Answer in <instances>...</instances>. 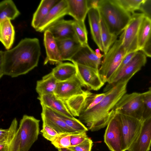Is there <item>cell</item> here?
<instances>
[{
  "mask_svg": "<svg viewBox=\"0 0 151 151\" xmlns=\"http://www.w3.org/2000/svg\"><path fill=\"white\" fill-rule=\"evenodd\" d=\"M129 81L121 80L112 85L105 92V96L96 106L81 112L78 119L92 132L96 131L107 126L115 114L114 108L126 93Z\"/></svg>",
  "mask_w": 151,
  "mask_h": 151,
  "instance_id": "cell-2",
  "label": "cell"
},
{
  "mask_svg": "<svg viewBox=\"0 0 151 151\" xmlns=\"http://www.w3.org/2000/svg\"><path fill=\"white\" fill-rule=\"evenodd\" d=\"M73 28L77 39L82 46L88 44V32L84 21L74 20Z\"/></svg>",
  "mask_w": 151,
  "mask_h": 151,
  "instance_id": "cell-31",
  "label": "cell"
},
{
  "mask_svg": "<svg viewBox=\"0 0 151 151\" xmlns=\"http://www.w3.org/2000/svg\"><path fill=\"white\" fill-rule=\"evenodd\" d=\"M55 112L69 127L76 132H86L88 130L84 124L78 119H76L74 117L72 118L68 117L61 114Z\"/></svg>",
  "mask_w": 151,
  "mask_h": 151,
  "instance_id": "cell-32",
  "label": "cell"
},
{
  "mask_svg": "<svg viewBox=\"0 0 151 151\" xmlns=\"http://www.w3.org/2000/svg\"><path fill=\"white\" fill-rule=\"evenodd\" d=\"M55 40L63 61H70L82 46L78 41L73 39Z\"/></svg>",
  "mask_w": 151,
  "mask_h": 151,
  "instance_id": "cell-21",
  "label": "cell"
},
{
  "mask_svg": "<svg viewBox=\"0 0 151 151\" xmlns=\"http://www.w3.org/2000/svg\"><path fill=\"white\" fill-rule=\"evenodd\" d=\"M151 35V21L145 16L140 25L137 37V51H141Z\"/></svg>",
  "mask_w": 151,
  "mask_h": 151,
  "instance_id": "cell-28",
  "label": "cell"
},
{
  "mask_svg": "<svg viewBox=\"0 0 151 151\" xmlns=\"http://www.w3.org/2000/svg\"><path fill=\"white\" fill-rule=\"evenodd\" d=\"M40 120L34 116L24 115L18 130L19 132L20 151H29L37 140L40 133Z\"/></svg>",
  "mask_w": 151,
  "mask_h": 151,
  "instance_id": "cell-5",
  "label": "cell"
},
{
  "mask_svg": "<svg viewBox=\"0 0 151 151\" xmlns=\"http://www.w3.org/2000/svg\"><path fill=\"white\" fill-rule=\"evenodd\" d=\"M76 75L70 78L58 82L54 94L58 97L66 100L74 96L84 93L86 91Z\"/></svg>",
  "mask_w": 151,
  "mask_h": 151,
  "instance_id": "cell-12",
  "label": "cell"
},
{
  "mask_svg": "<svg viewBox=\"0 0 151 151\" xmlns=\"http://www.w3.org/2000/svg\"><path fill=\"white\" fill-rule=\"evenodd\" d=\"M68 13L74 20L84 21L89 10L87 0H67Z\"/></svg>",
  "mask_w": 151,
  "mask_h": 151,
  "instance_id": "cell-22",
  "label": "cell"
},
{
  "mask_svg": "<svg viewBox=\"0 0 151 151\" xmlns=\"http://www.w3.org/2000/svg\"><path fill=\"white\" fill-rule=\"evenodd\" d=\"M91 36L98 48L104 52L101 36V16L98 8H91L88 13Z\"/></svg>",
  "mask_w": 151,
  "mask_h": 151,
  "instance_id": "cell-20",
  "label": "cell"
},
{
  "mask_svg": "<svg viewBox=\"0 0 151 151\" xmlns=\"http://www.w3.org/2000/svg\"><path fill=\"white\" fill-rule=\"evenodd\" d=\"M101 39L104 55L117 40V36L112 34L110 32L101 18Z\"/></svg>",
  "mask_w": 151,
  "mask_h": 151,
  "instance_id": "cell-30",
  "label": "cell"
},
{
  "mask_svg": "<svg viewBox=\"0 0 151 151\" xmlns=\"http://www.w3.org/2000/svg\"><path fill=\"white\" fill-rule=\"evenodd\" d=\"M141 51L146 56L151 58V35Z\"/></svg>",
  "mask_w": 151,
  "mask_h": 151,
  "instance_id": "cell-41",
  "label": "cell"
},
{
  "mask_svg": "<svg viewBox=\"0 0 151 151\" xmlns=\"http://www.w3.org/2000/svg\"><path fill=\"white\" fill-rule=\"evenodd\" d=\"M93 142L88 137L81 144L75 146H70L68 148L73 151H91Z\"/></svg>",
  "mask_w": 151,
  "mask_h": 151,
  "instance_id": "cell-37",
  "label": "cell"
},
{
  "mask_svg": "<svg viewBox=\"0 0 151 151\" xmlns=\"http://www.w3.org/2000/svg\"><path fill=\"white\" fill-rule=\"evenodd\" d=\"M100 50L98 48L95 50V51L97 56L99 58H101L104 55H102L100 52Z\"/></svg>",
  "mask_w": 151,
  "mask_h": 151,
  "instance_id": "cell-44",
  "label": "cell"
},
{
  "mask_svg": "<svg viewBox=\"0 0 151 151\" xmlns=\"http://www.w3.org/2000/svg\"><path fill=\"white\" fill-rule=\"evenodd\" d=\"M137 52H129L127 54L124 58L122 63L117 70L112 80L116 76L117 74L121 69L128 63L132 58L136 54ZM111 81V82H112Z\"/></svg>",
  "mask_w": 151,
  "mask_h": 151,
  "instance_id": "cell-40",
  "label": "cell"
},
{
  "mask_svg": "<svg viewBox=\"0 0 151 151\" xmlns=\"http://www.w3.org/2000/svg\"><path fill=\"white\" fill-rule=\"evenodd\" d=\"M139 10L151 21V0H144Z\"/></svg>",
  "mask_w": 151,
  "mask_h": 151,
  "instance_id": "cell-39",
  "label": "cell"
},
{
  "mask_svg": "<svg viewBox=\"0 0 151 151\" xmlns=\"http://www.w3.org/2000/svg\"><path fill=\"white\" fill-rule=\"evenodd\" d=\"M40 132L44 138L50 142L59 134L54 129L46 124H42V129Z\"/></svg>",
  "mask_w": 151,
  "mask_h": 151,
  "instance_id": "cell-36",
  "label": "cell"
},
{
  "mask_svg": "<svg viewBox=\"0 0 151 151\" xmlns=\"http://www.w3.org/2000/svg\"><path fill=\"white\" fill-rule=\"evenodd\" d=\"M8 132V129H0V143H4L6 137Z\"/></svg>",
  "mask_w": 151,
  "mask_h": 151,
  "instance_id": "cell-42",
  "label": "cell"
},
{
  "mask_svg": "<svg viewBox=\"0 0 151 151\" xmlns=\"http://www.w3.org/2000/svg\"><path fill=\"white\" fill-rule=\"evenodd\" d=\"M59 1L58 0H41L33 15L31 22L32 27L36 29L52 8Z\"/></svg>",
  "mask_w": 151,
  "mask_h": 151,
  "instance_id": "cell-24",
  "label": "cell"
},
{
  "mask_svg": "<svg viewBox=\"0 0 151 151\" xmlns=\"http://www.w3.org/2000/svg\"><path fill=\"white\" fill-rule=\"evenodd\" d=\"M143 109L142 120L151 117V92L149 91L142 93Z\"/></svg>",
  "mask_w": 151,
  "mask_h": 151,
  "instance_id": "cell-35",
  "label": "cell"
},
{
  "mask_svg": "<svg viewBox=\"0 0 151 151\" xmlns=\"http://www.w3.org/2000/svg\"><path fill=\"white\" fill-rule=\"evenodd\" d=\"M76 67V75L83 87L88 91H97L104 85L99 70L75 63Z\"/></svg>",
  "mask_w": 151,
  "mask_h": 151,
  "instance_id": "cell-10",
  "label": "cell"
},
{
  "mask_svg": "<svg viewBox=\"0 0 151 151\" xmlns=\"http://www.w3.org/2000/svg\"><path fill=\"white\" fill-rule=\"evenodd\" d=\"M74 132L59 133L51 142L58 149L68 148L71 146L70 137Z\"/></svg>",
  "mask_w": 151,
  "mask_h": 151,
  "instance_id": "cell-33",
  "label": "cell"
},
{
  "mask_svg": "<svg viewBox=\"0 0 151 151\" xmlns=\"http://www.w3.org/2000/svg\"><path fill=\"white\" fill-rule=\"evenodd\" d=\"M89 9L91 8H98L99 0H87Z\"/></svg>",
  "mask_w": 151,
  "mask_h": 151,
  "instance_id": "cell-43",
  "label": "cell"
},
{
  "mask_svg": "<svg viewBox=\"0 0 151 151\" xmlns=\"http://www.w3.org/2000/svg\"><path fill=\"white\" fill-rule=\"evenodd\" d=\"M122 135L123 151L128 150L140 131L143 121L119 114Z\"/></svg>",
  "mask_w": 151,
  "mask_h": 151,
  "instance_id": "cell-8",
  "label": "cell"
},
{
  "mask_svg": "<svg viewBox=\"0 0 151 151\" xmlns=\"http://www.w3.org/2000/svg\"><path fill=\"white\" fill-rule=\"evenodd\" d=\"M88 138L86 132H74L70 137L71 146L78 145Z\"/></svg>",
  "mask_w": 151,
  "mask_h": 151,
  "instance_id": "cell-38",
  "label": "cell"
},
{
  "mask_svg": "<svg viewBox=\"0 0 151 151\" xmlns=\"http://www.w3.org/2000/svg\"><path fill=\"white\" fill-rule=\"evenodd\" d=\"M44 32V43L46 56L44 64L49 63L57 65L63 63L55 39L49 30H46Z\"/></svg>",
  "mask_w": 151,
  "mask_h": 151,
  "instance_id": "cell-16",
  "label": "cell"
},
{
  "mask_svg": "<svg viewBox=\"0 0 151 151\" xmlns=\"http://www.w3.org/2000/svg\"><path fill=\"white\" fill-rule=\"evenodd\" d=\"M10 20L6 19L0 22V40L6 50L11 48L15 38V30Z\"/></svg>",
  "mask_w": 151,
  "mask_h": 151,
  "instance_id": "cell-25",
  "label": "cell"
},
{
  "mask_svg": "<svg viewBox=\"0 0 151 151\" xmlns=\"http://www.w3.org/2000/svg\"><path fill=\"white\" fill-rule=\"evenodd\" d=\"M98 9L110 32L117 36L123 32L131 18L132 15L115 0H99Z\"/></svg>",
  "mask_w": 151,
  "mask_h": 151,
  "instance_id": "cell-3",
  "label": "cell"
},
{
  "mask_svg": "<svg viewBox=\"0 0 151 151\" xmlns=\"http://www.w3.org/2000/svg\"><path fill=\"white\" fill-rule=\"evenodd\" d=\"M143 104L142 93H126L115 105L114 111L119 114L142 120Z\"/></svg>",
  "mask_w": 151,
  "mask_h": 151,
  "instance_id": "cell-6",
  "label": "cell"
},
{
  "mask_svg": "<svg viewBox=\"0 0 151 151\" xmlns=\"http://www.w3.org/2000/svg\"></svg>",
  "mask_w": 151,
  "mask_h": 151,
  "instance_id": "cell-47",
  "label": "cell"
},
{
  "mask_svg": "<svg viewBox=\"0 0 151 151\" xmlns=\"http://www.w3.org/2000/svg\"><path fill=\"white\" fill-rule=\"evenodd\" d=\"M41 55L39 39L25 38L12 49L0 51V78L25 74L38 65Z\"/></svg>",
  "mask_w": 151,
  "mask_h": 151,
  "instance_id": "cell-1",
  "label": "cell"
},
{
  "mask_svg": "<svg viewBox=\"0 0 151 151\" xmlns=\"http://www.w3.org/2000/svg\"><path fill=\"white\" fill-rule=\"evenodd\" d=\"M126 50L121 40H117L107 53L103 55L99 72L103 82L111 83L125 55Z\"/></svg>",
  "mask_w": 151,
  "mask_h": 151,
  "instance_id": "cell-4",
  "label": "cell"
},
{
  "mask_svg": "<svg viewBox=\"0 0 151 151\" xmlns=\"http://www.w3.org/2000/svg\"><path fill=\"white\" fill-rule=\"evenodd\" d=\"M146 62V56L143 52H137L131 60L121 69L111 83L108 84L105 89H108L111 86L121 80L129 81L145 65Z\"/></svg>",
  "mask_w": 151,
  "mask_h": 151,
  "instance_id": "cell-11",
  "label": "cell"
},
{
  "mask_svg": "<svg viewBox=\"0 0 151 151\" xmlns=\"http://www.w3.org/2000/svg\"><path fill=\"white\" fill-rule=\"evenodd\" d=\"M101 60V58L97 56L95 51L88 44L82 46L70 61L73 63L99 70Z\"/></svg>",
  "mask_w": 151,
  "mask_h": 151,
  "instance_id": "cell-14",
  "label": "cell"
},
{
  "mask_svg": "<svg viewBox=\"0 0 151 151\" xmlns=\"http://www.w3.org/2000/svg\"><path fill=\"white\" fill-rule=\"evenodd\" d=\"M89 91L86 90L83 94L74 96L65 100L68 109L73 116L78 117L82 111Z\"/></svg>",
  "mask_w": 151,
  "mask_h": 151,
  "instance_id": "cell-27",
  "label": "cell"
},
{
  "mask_svg": "<svg viewBox=\"0 0 151 151\" xmlns=\"http://www.w3.org/2000/svg\"><path fill=\"white\" fill-rule=\"evenodd\" d=\"M144 0H115L125 10L131 14L139 10Z\"/></svg>",
  "mask_w": 151,
  "mask_h": 151,
  "instance_id": "cell-34",
  "label": "cell"
},
{
  "mask_svg": "<svg viewBox=\"0 0 151 151\" xmlns=\"http://www.w3.org/2000/svg\"><path fill=\"white\" fill-rule=\"evenodd\" d=\"M151 146V117L142 122L137 138L128 151H149Z\"/></svg>",
  "mask_w": 151,
  "mask_h": 151,
  "instance_id": "cell-15",
  "label": "cell"
},
{
  "mask_svg": "<svg viewBox=\"0 0 151 151\" xmlns=\"http://www.w3.org/2000/svg\"><path fill=\"white\" fill-rule=\"evenodd\" d=\"M51 72L58 82L63 81L76 75L77 68L73 63H62L57 65Z\"/></svg>",
  "mask_w": 151,
  "mask_h": 151,
  "instance_id": "cell-23",
  "label": "cell"
},
{
  "mask_svg": "<svg viewBox=\"0 0 151 151\" xmlns=\"http://www.w3.org/2000/svg\"><path fill=\"white\" fill-rule=\"evenodd\" d=\"M20 14L12 0H4L0 3V22L6 19L14 20Z\"/></svg>",
  "mask_w": 151,
  "mask_h": 151,
  "instance_id": "cell-29",
  "label": "cell"
},
{
  "mask_svg": "<svg viewBox=\"0 0 151 151\" xmlns=\"http://www.w3.org/2000/svg\"><path fill=\"white\" fill-rule=\"evenodd\" d=\"M58 82L50 72L37 81L36 91L39 96L54 94Z\"/></svg>",
  "mask_w": 151,
  "mask_h": 151,
  "instance_id": "cell-26",
  "label": "cell"
},
{
  "mask_svg": "<svg viewBox=\"0 0 151 151\" xmlns=\"http://www.w3.org/2000/svg\"><path fill=\"white\" fill-rule=\"evenodd\" d=\"M41 116L42 124L47 125L54 129L59 133L76 132L69 127L55 112L44 105H41Z\"/></svg>",
  "mask_w": 151,
  "mask_h": 151,
  "instance_id": "cell-17",
  "label": "cell"
},
{
  "mask_svg": "<svg viewBox=\"0 0 151 151\" xmlns=\"http://www.w3.org/2000/svg\"><path fill=\"white\" fill-rule=\"evenodd\" d=\"M68 4L67 0H59L50 10L37 28L38 32H44L65 15H68Z\"/></svg>",
  "mask_w": 151,
  "mask_h": 151,
  "instance_id": "cell-13",
  "label": "cell"
},
{
  "mask_svg": "<svg viewBox=\"0 0 151 151\" xmlns=\"http://www.w3.org/2000/svg\"><path fill=\"white\" fill-rule=\"evenodd\" d=\"M104 142L111 151H123L122 135L119 114L116 113L108 124Z\"/></svg>",
  "mask_w": 151,
  "mask_h": 151,
  "instance_id": "cell-9",
  "label": "cell"
},
{
  "mask_svg": "<svg viewBox=\"0 0 151 151\" xmlns=\"http://www.w3.org/2000/svg\"><path fill=\"white\" fill-rule=\"evenodd\" d=\"M145 17L142 13L132 14L131 20L119 37L127 54L137 52V37L139 29Z\"/></svg>",
  "mask_w": 151,
  "mask_h": 151,
  "instance_id": "cell-7",
  "label": "cell"
},
{
  "mask_svg": "<svg viewBox=\"0 0 151 151\" xmlns=\"http://www.w3.org/2000/svg\"><path fill=\"white\" fill-rule=\"evenodd\" d=\"M37 99L40 101L41 105L68 117H74L68 109L65 100L58 97L54 94L39 96Z\"/></svg>",
  "mask_w": 151,
  "mask_h": 151,
  "instance_id": "cell-19",
  "label": "cell"
},
{
  "mask_svg": "<svg viewBox=\"0 0 151 151\" xmlns=\"http://www.w3.org/2000/svg\"><path fill=\"white\" fill-rule=\"evenodd\" d=\"M149 91H150L151 92V86L149 87Z\"/></svg>",
  "mask_w": 151,
  "mask_h": 151,
  "instance_id": "cell-46",
  "label": "cell"
},
{
  "mask_svg": "<svg viewBox=\"0 0 151 151\" xmlns=\"http://www.w3.org/2000/svg\"><path fill=\"white\" fill-rule=\"evenodd\" d=\"M58 151H73L71 150H70L68 148H64L58 149Z\"/></svg>",
  "mask_w": 151,
  "mask_h": 151,
  "instance_id": "cell-45",
  "label": "cell"
},
{
  "mask_svg": "<svg viewBox=\"0 0 151 151\" xmlns=\"http://www.w3.org/2000/svg\"><path fill=\"white\" fill-rule=\"evenodd\" d=\"M73 20L62 19L50 26L47 30L55 40L71 39L78 41L73 28Z\"/></svg>",
  "mask_w": 151,
  "mask_h": 151,
  "instance_id": "cell-18",
  "label": "cell"
}]
</instances>
